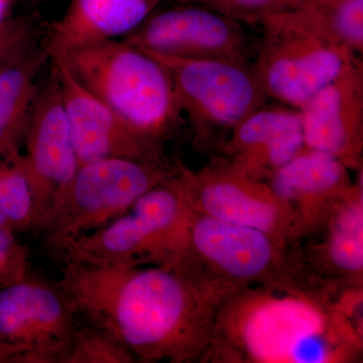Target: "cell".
I'll use <instances>...</instances> for the list:
<instances>
[{
    "label": "cell",
    "instance_id": "9",
    "mask_svg": "<svg viewBox=\"0 0 363 363\" xmlns=\"http://www.w3.org/2000/svg\"><path fill=\"white\" fill-rule=\"evenodd\" d=\"M21 164L33 201V230L42 233L68 192L79 168L56 70L39 85Z\"/></svg>",
    "mask_w": 363,
    "mask_h": 363
},
{
    "label": "cell",
    "instance_id": "16",
    "mask_svg": "<svg viewBox=\"0 0 363 363\" xmlns=\"http://www.w3.org/2000/svg\"><path fill=\"white\" fill-rule=\"evenodd\" d=\"M305 147L300 111L276 102L242 119L218 150L245 175L267 182Z\"/></svg>",
    "mask_w": 363,
    "mask_h": 363
},
{
    "label": "cell",
    "instance_id": "23",
    "mask_svg": "<svg viewBox=\"0 0 363 363\" xmlns=\"http://www.w3.org/2000/svg\"><path fill=\"white\" fill-rule=\"evenodd\" d=\"M40 30L30 18H7L0 25V72L39 42Z\"/></svg>",
    "mask_w": 363,
    "mask_h": 363
},
{
    "label": "cell",
    "instance_id": "7",
    "mask_svg": "<svg viewBox=\"0 0 363 363\" xmlns=\"http://www.w3.org/2000/svg\"><path fill=\"white\" fill-rule=\"evenodd\" d=\"M142 51L168 70L177 104L192 125L197 149H218L242 119L266 104V95L247 62Z\"/></svg>",
    "mask_w": 363,
    "mask_h": 363
},
{
    "label": "cell",
    "instance_id": "21",
    "mask_svg": "<svg viewBox=\"0 0 363 363\" xmlns=\"http://www.w3.org/2000/svg\"><path fill=\"white\" fill-rule=\"evenodd\" d=\"M138 362L123 342L104 329L84 321L79 322L59 363Z\"/></svg>",
    "mask_w": 363,
    "mask_h": 363
},
{
    "label": "cell",
    "instance_id": "11",
    "mask_svg": "<svg viewBox=\"0 0 363 363\" xmlns=\"http://www.w3.org/2000/svg\"><path fill=\"white\" fill-rule=\"evenodd\" d=\"M78 322L57 283L30 276L0 289V342L28 348V363H59Z\"/></svg>",
    "mask_w": 363,
    "mask_h": 363
},
{
    "label": "cell",
    "instance_id": "17",
    "mask_svg": "<svg viewBox=\"0 0 363 363\" xmlns=\"http://www.w3.org/2000/svg\"><path fill=\"white\" fill-rule=\"evenodd\" d=\"M157 0H72L60 20L45 28L43 45L50 58L81 45L116 40L150 16Z\"/></svg>",
    "mask_w": 363,
    "mask_h": 363
},
{
    "label": "cell",
    "instance_id": "14",
    "mask_svg": "<svg viewBox=\"0 0 363 363\" xmlns=\"http://www.w3.org/2000/svg\"><path fill=\"white\" fill-rule=\"evenodd\" d=\"M306 147L337 157L350 169L362 167L363 64H353L300 109Z\"/></svg>",
    "mask_w": 363,
    "mask_h": 363
},
{
    "label": "cell",
    "instance_id": "27",
    "mask_svg": "<svg viewBox=\"0 0 363 363\" xmlns=\"http://www.w3.org/2000/svg\"><path fill=\"white\" fill-rule=\"evenodd\" d=\"M13 0H0V25L7 20L9 7Z\"/></svg>",
    "mask_w": 363,
    "mask_h": 363
},
{
    "label": "cell",
    "instance_id": "12",
    "mask_svg": "<svg viewBox=\"0 0 363 363\" xmlns=\"http://www.w3.org/2000/svg\"><path fill=\"white\" fill-rule=\"evenodd\" d=\"M79 166L108 157L169 164L162 143L143 135L95 96L65 62L52 57Z\"/></svg>",
    "mask_w": 363,
    "mask_h": 363
},
{
    "label": "cell",
    "instance_id": "25",
    "mask_svg": "<svg viewBox=\"0 0 363 363\" xmlns=\"http://www.w3.org/2000/svg\"><path fill=\"white\" fill-rule=\"evenodd\" d=\"M221 11H225L229 18H242L248 21L264 23L272 16L281 14L279 6L293 4L298 0H219Z\"/></svg>",
    "mask_w": 363,
    "mask_h": 363
},
{
    "label": "cell",
    "instance_id": "22",
    "mask_svg": "<svg viewBox=\"0 0 363 363\" xmlns=\"http://www.w3.org/2000/svg\"><path fill=\"white\" fill-rule=\"evenodd\" d=\"M348 49L363 52V0H337L329 6H311Z\"/></svg>",
    "mask_w": 363,
    "mask_h": 363
},
{
    "label": "cell",
    "instance_id": "1",
    "mask_svg": "<svg viewBox=\"0 0 363 363\" xmlns=\"http://www.w3.org/2000/svg\"><path fill=\"white\" fill-rule=\"evenodd\" d=\"M58 285L78 316L118 339L138 362H200L216 307L178 267L118 266L60 253Z\"/></svg>",
    "mask_w": 363,
    "mask_h": 363
},
{
    "label": "cell",
    "instance_id": "3",
    "mask_svg": "<svg viewBox=\"0 0 363 363\" xmlns=\"http://www.w3.org/2000/svg\"><path fill=\"white\" fill-rule=\"evenodd\" d=\"M179 269L210 304L255 286L311 288L290 247L252 227L193 211Z\"/></svg>",
    "mask_w": 363,
    "mask_h": 363
},
{
    "label": "cell",
    "instance_id": "2",
    "mask_svg": "<svg viewBox=\"0 0 363 363\" xmlns=\"http://www.w3.org/2000/svg\"><path fill=\"white\" fill-rule=\"evenodd\" d=\"M362 332L315 288L255 286L215 311L200 362L345 363L359 359Z\"/></svg>",
    "mask_w": 363,
    "mask_h": 363
},
{
    "label": "cell",
    "instance_id": "4",
    "mask_svg": "<svg viewBox=\"0 0 363 363\" xmlns=\"http://www.w3.org/2000/svg\"><path fill=\"white\" fill-rule=\"evenodd\" d=\"M52 57L63 60L91 93L143 135L162 143L180 123L168 70L135 45L108 40Z\"/></svg>",
    "mask_w": 363,
    "mask_h": 363
},
{
    "label": "cell",
    "instance_id": "6",
    "mask_svg": "<svg viewBox=\"0 0 363 363\" xmlns=\"http://www.w3.org/2000/svg\"><path fill=\"white\" fill-rule=\"evenodd\" d=\"M191 215L179 168L116 220L68 241L56 253L104 264L177 267L187 245Z\"/></svg>",
    "mask_w": 363,
    "mask_h": 363
},
{
    "label": "cell",
    "instance_id": "10",
    "mask_svg": "<svg viewBox=\"0 0 363 363\" xmlns=\"http://www.w3.org/2000/svg\"><path fill=\"white\" fill-rule=\"evenodd\" d=\"M180 179L193 211L259 229L286 247L298 242L293 215L269 183L250 178L224 157L197 171L181 164Z\"/></svg>",
    "mask_w": 363,
    "mask_h": 363
},
{
    "label": "cell",
    "instance_id": "19",
    "mask_svg": "<svg viewBox=\"0 0 363 363\" xmlns=\"http://www.w3.org/2000/svg\"><path fill=\"white\" fill-rule=\"evenodd\" d=\"M50 59L40 44L0 72V164L21 157L38 87L37 78Z\"/></svg>",
    "mask_w": 363,
    "mask_h": 363
},
{
    "label": "cell",
    "instance_id": "20",
    "mask_svg": "<svg viewBox=\"0 0 363 363\" xmlns=\"http://www.w3.org/2000/svg\"><path fill=\"white\" fill-rule=\"evenodd\" d=\"M0 228L16 234L33 228V196L21 157L0 164Z\"/></svg>",
    "mask_w": 363,
    "mask_h": 363
},
{
    "label": "cell",
    "instance_id": "13",
    "mask_svg": "<svg viewBox=\"0 0 363 363\" xmlns=\"http://www.w3.org/2000/svg\"><path fill=\"white\" fill-rule=\"evenodd\" d=\"M121 40L145 51L185 59L247 62L253 51L252 38L238 21L202 9L162 11Z\"/></svg>",
    "mask_w": 363,
    "mask_h": 363
},
{
    "label": "cell",
    "instance_id": "26",
    "mask_svg": "<svg viewBox=\"0 0 363 363\" xmlns=\"http://www.w3.org/2000/svg\"><path fill=\"white\" fill-rule=\"evenodd\" d=\"M30 350L23 346L0 342V363H28Z\"/></svg>",
    "mask_w": 363,
    "mask_h": 363
},
{
    "label": "cell",
    "instance_id": "5",
    "mask_svg": "<svg viewBox=\"0 0 363 363\" xmlns=\"http://www.w3.org/2000/svg\"><path fill=\"white\" fill-rule=\"evenodd\" d=\"M252 65L267 98L300 109L362 57L348 49L311 6L272 16Z\"/></svg>",
    "mask_w": 363,
    "mask_h": 363
},
{
    "label": "cell",
    "instance_id": "8",
    "mask_svg": "<svg viewBox=\"0 0 363 363\" xmlns=\"http://www.w3.org/2000/svg\"><path fill=\"white\" fill-rule=\"evenodd\" d=\"M180 164L108 157L79 166L70 188L43 229L45 247L58 252L125 213L138 198L175 176Z\"/></svg>",
    "mask_w": 363,
    "mask_h": 363
},
{
    "label": "cell",
    "instance_id": "18",
    "mask_svg": "<svg viewBox=\"0 0 363 363\" xmlns=\"http://www.w3.org/2000/svg\"><path fill=\"white\" fill-rule=\"evenodd\" d=\"M319 234L323 240L309 250L307 259H298L303 272L312 264L310 278L318 281L323 274L350 286H362L363 274V191L362 181L338 200L326 226Z\"/></svg>",
    "mask_w": 363,
    "mask_h": 363
},
{
    "label": "cell",
    "instance_id": "15",
    "mask_svg": "<svg viewBox=\"0 0 363 363\" xmlns=\"http://www.w3.org/2000/svg\"><path fill=\"white\" fill-rule=\"evenodd\" d=\"M350 168L321 150H301L267 183L290 209L298 242L318 235L353 183Z\"/></svg>",
    "mask_w": 363,
    "mask_h": 363
},
{
    "label": "cell",
    "instance_id": "28",
    "mask_svg": "<svg viewBox=\"0 0 363 363\" xmlns=\"http://www.w3.org/2000/svg\"><path fill=\"white\" fill-rule=\"evenodd\" d=\"M43 1H45V0H33V4H35V2H43Z\"/></svg>",
    "mask_w": 363,
    "mask_h": 363
},
{
    "label": "cell",
    "instance_id": "24",
    "mask_svg": "<svg viewBox=\"0 0 363 363\" xmlns=\"http://www.w3.org/2000/svg\"><path fill=\"white\" fill-rule=\"evenodd\" d=\"M30 277V255L16 233L0 228V289Z\"/></svg>",
    "mask_w": 363,
    "mask_h": 363
}]
</instances>
